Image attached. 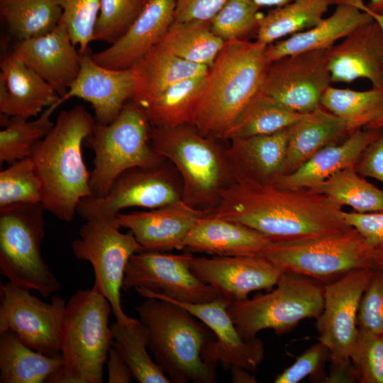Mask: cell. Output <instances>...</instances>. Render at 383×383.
Segmentation results:
<instances>
[{"mask_svg":"<svg viewBox=\"0 0 383 383\" xmlns=\"http://www.w3.org/2000/svg\"><path fill=\"white\" fill-rule=\"evenodd\" d=\"M343 206L310 189H285L252 178L233 179L211 214L249 227L272 240L318 236L352 228Z\"/></svg>","mask_w":383,"mask_h":383,"instance_id":"6da1fadb","label":"cell"},{"mask_svg":"<svg viewBox=\"0 0 383 383\" xmlns=\"http://www.w3.org/2000/svg\"><path fill=\"white\" fill-rule=\"evenodd\" d=\"M95 123L81 105L62 111L30 156L41 183V204L62 221H72L78 203L92 196L82 145Z\"/></svg>","mask_w":383,"mask_h":383,"instance_id":"7a4b0ae2","label":"cell"},{"mask_svg":"<svg viewBox=\"0 0 383 383\" xmlns=\"http://www.w3.org/2000/svg\"><path fill=\"white\" fill-rule=\"evenodd\" d=\"M267 47L245 40L225 42L205 75L189 125L204 136L223 138L260 92L270 64Z\"/></svg>","mask_w":383,"mask_h":383,"instance_id":"3957f363","label":"cell"},{"mask_svg":"<svg viewBox=\"0 0 383 383\" xmlns=\"http://www.w3.org/2000/svg\"><path fill=\"white\" fill-rule=\"evenodd\" d=\"M135 310L148 331L149 350L171 382H214L216 367L202 358L214 338L204 323L180 306L154 297H146Z\"/></svg>","mask_w":383,"mask_h":383,"instance_id":"277c9868","label":"cell"},{"mask_svg":"<svg viewBox=\"0 0 383 383\" xmlns=\"http://www.w3.org/2000/svg\"><path fill=\"white\" fill-rule=\"evenodd\" d=\"M111 304L93 288L80 289L65 307L61 336L62 368L48 382L102 383L113 338Z\"/></svg>","mask_w":383,"mask_h":383,"instance_id":"5b68a950","label":"cell"},{"mask_svg":"<svg viewBox=\"0 0 383 383\" xmlns=\"http://www.w3.org/2000/svg\"><path fill=\"white\" fill-rule=\"evenodd\" d=\"M150 138L156 152L180 173L182 200L195 208L213 209L220 192L233 181L225 150L189 124L155 126Z\"/></svg>","mask_w":383,"mask_h":383,"instance_id":"8992f818","label":"cell"},{"mask_svg":"<svg viewBox=\"0 0 383 383\" xmlns=\"http://www.w3.org/2000/svg\"><path fill=\"white\" fill-rule=\"evenodd\" d=\"M149 123L143 108L133 100L126 103L111 123H95L84 140L94 152L89 179L93 196L106 195L118 176L128 170L162 164L163 157L152 145Z\"/></svg>","mask_w":383,"mask_h":383,"instance_id":"52a82bcc","label":"cell"},{"mask_svg":"<svg viewBox=\"0 0 383 383\" xmlns=\"http://www.w3.org/2000/svg\"><path fill=\"white\" fill-rule=\"evenodd\" d=\"M263 256L283 272L306 276L324 284L355 270L375 268L373 248L353 227L318 236L272 240Z\"/></svg>","mask_w":383,"mask_h":383,"instance_id":"ba28073f","label":"cell"},{"mask_svg":"<svg viewBox=\"0 0 383 383\" xmlns=\"http://www.w3.org/2000/svg\"><path fill=\"white\" fill-rule=\"evenodd\" d=\"M324 285L311 277L282 272L274 289L231 302L228 312L245 340L256 338L265 329L282 334L301 320L319 317L324 304Z\"/></svg>","mask_w":383,"mask_h":383,"instance_id":"9c48e42d","label":"cell"},{"mask_svg":"<svg viewBox=\"0 0 383 383\" xmlns=\"http://www.w3.org/2000/svg\"><path fill=\"white\" fill-rule=\"evenodd\" d=\"M44 211L41 203L0 208V270L13 284L48 298L60 285L40 252Z\"/></svg>","mask_w":383,"mask_h":383,"instance_id":"30bf717a","label":"cell"},{"mask_svg":"<svg viewBox=\"0 0 383 383\" xmlns=\"http://www.w3.org/2000/svg\"><path fill=\"white\" fill-rule=\"evenodd\" d=\"M121 228L117 216L86 221L71 248L77 259L91 265L94 272L92 288L108 299L116 321L130 326L137 319L124 312L121 289L129 260L143 249L131 231L122 233Z\"/></svg>","mask_w":383,"mask_h":383,"instance_id":"8fae6325","label":"cell"},{"mask_svg":"<svg viewBox=\"0 0 383 383\" xmlns=\"http://www.w3.org/2000/svg\"><path fill=\"white\" fill-rule=\"evenodd\" d=\"M191 252L172 255L143 250L126 266L123 289L141 296L156 294L184 303L201 304L218 298L212 287L200 281L189 265Z\"/></svg>","mask_w":383,"mask_h":383,"instance_id":"7c38bea8","label":"cell"},{"mask_svg":"<svg viewBox=\"0 0 383 383\" xmlns=\"http://www.w3.org/2000/svg\"><path fill=\"white\" fill-rule=\"evenodd\" d=\"M0 333L12 331L26 345L45 355L61 354L67 304L61 296H53L47 303L10 281L0 284Z\"/></svg>","mask_w":383,"mask_h":383,"instance_id":"4fadbf2b","label":"cell"},{"mask_svg":"<svg viewBox=\"0 0 383 383\" xmlns=\"http://www.w3.org/2000/svg\"><path fill=\"white\" fill-rule=\"evenodd\" d=\"M373 270L359 269L324 285L323 311L316 319L318 340L330 352L331 365L350 363L357 334L361 298Z\"/></svg>","mask_w":383,"mask_h":383,"instance_id":"5bb4252c","label":"cell"},{"mask_svg":"<svg viewBox=\"0 0 383 383\" xmlns=\"http://www.w3.org/2000/svg\"><path fill=\"white\" fill-rule=\"evenodd\" d=\"M331 82L327 50H311L271 62L260 92L294 111L307 113L321 106Z\"/></svg>","mask_w":383,"mask_h":383,"instance_id":"9a60e30c","label":"cell"},{"mask_svg":"<svg viewBox=\"0 0 383 383\" xmlns=\"http://www.w3.org/2000/svg\"><path fill=\"white\" fill-rule=\"evenodd\" d=\"M182 200V192L161 164L126 170L115 180L106 195L82 199L76 212L88 221L116 216L121 211L130 207L154 209Z\"/></svg>","mask_w":383,"mask_h":383,"instance_id":"2e32d148","label":"cell"},{"mask_svg":"<svg viewBox=\"0 0 383 383\" xmlns=\"http://www.w3.org/2000/svg\"><path fill=\"white\" fill-rule=\"evenodd\" d=\"M189 265L196 277L212 287L218 298L228 304L244 300L252 292L272 289L283 272L263 255H192Z\"/></svg>","mask_w":383,"mask_h":383,"instance_id":"e0dca14e","label":"cell"},{"mask_svg":"<svg viewBox=\"0 0 383 383\" xmlns=\"http://www.w3.org/2000/svg\"><path fill=\"white\" fill-rule=\"evenodd\" d=\"M154 297L175 304L188 311L204 323L213 333L202 352L204 361L216 367L221 362L227 367H237L248 371H255L264 356L262 342L257 337L245 340L238 333L228 312V303L221 298L213 301L191 304L174 301L156 294L145 296Z\"/></svg>","mask_w":383,"mask_h":383,"instance_id":"ac0fdd59","label":"cell"},{"mask_svg":"<svg viewBox=\"0 0 383 383\" xmlns=\"http://www.w3.org/2000/svg\"><path fill=\"white\" fill-rule=\"evenodd\" d=\"M61 19L52 31L16 40L12 54L64 96L80 70L81 56Z\"/></svg>","mask_w":383,"mask_h":383,"instance_id":"d6986e66","label":"cell"},{"mask_svg":"<svg viewBox=\"0 0 383 383\" xmlns=\"http://www.w3.org/2000/svg\"><path fill=\"white\" fill-rule=\"evenodd\" d=\"M81 66L77 77L59 104L72 97L91 104L96 123L106 125L118 116L127 100L132 98L133 77L131 68L112 70L97 64L89 49L80 52Z\"/></svg>","mask_w":383,"mask_h":383,"instance_id":"ffe728a7","label":"cell"},{"mask_svg":"<svg viewBox=\"0 0 383 383\" xmlns=\"http://www.w3.org/2000/svg\"><path fill=\"white\" fill-rule=\"evenodd\" d=\"M178 202L151 209L117 215L121 227L131 231L143 250L165 252L184 249V242L195 223L211 213Z\"/></svg>","mask_w":383,"mask_h":383,"instance_id":"44dd1931","label":"cell"},{"mask_svg":"<svg viewBox=\"0 0 383 383\" xmlns=\"http://www.w3.org/2000/svg\"><path fill=\"white\" fill-rule=\"evenodd\" d=\"M327 57L331 82L350 83L362 78L383 90V28L375 20L328 49Z\"/></svg>","mask_w":383,"mask_h":383,"instance_id":"7402d4cb","label":"cell"},{"mask_svg":"<svg viewBox=\"0 0 383 383\" xmlns=\"http://www.w3.org/2000/svg\"><path fill=\"white\" fill-rule=\"evenodd\" d=\"M175 0H147L128 30L113 43L91 57L112 70L131 66L160 41L174 21Z\"/></svg>","mask_w":383,"mask_h":383,"instance_id":"603a6c76","label":"cell"},{"mask_svg":"<svg viewBox=\"0 0 383 383\" xmlns=\"http://www.w3.org/2000/svg\"><path fill=\"white\" fill-rule=\"evenodd\" d=\"M0 70L1 114L29 119L55 104L60 105V96L55 89L11 50L1 57Z\"/></svg>","mask_w":383,"mask_h":383,"instance_id":"cb8c5ba5","label":"cell"},{"mask_svg":"<svg viewBox=\"0 0 383 383\" xmlns=\"http://www.w3.org/2000/svg\"><path fill=\"white\" fill-rule=\"evenodd\" d=\"M272 239L239 223L215 216L200 218L184 242L189 252L213 255H263Z\"/></svg>","mask_w":383,"mask_h":383,"instance_id":"d4e9b609","label":"cell"},{"mask_svg":"<svg viewBox=\"0 0 383 383\" xmlns=\"http://www.w3.org/2000/svg\"><path fill=\"white\" fill-rule=\"evenodd\" d=\"M380 129L358 130L343 140L328 145L295 171L274 176L270 181L285 189H309L335 172L355 165L367 146L379 135Z\"/></svg>","mask_w":383,"mask_h":383,"instance_id":"484cf974","label":"cell"},{"mask_svg":"<svg viewBox=\"0 0 383 383\" xmlns=\"http://www.w3.org/2000/svg\"><path fill=\"white\" fill-rule=\"evenodd\" d=\"M130 68L133 77L131 99L143 109L172 84L205 74L209 69L177 57L159 43Z\"/></svg>","mask_w":383,"mask_h":383,"instance_id":"4316f807","label":"cell"},{"mask_svg":"<svg viewBox=\"0 0 383 383\" xmlns=\"http://www.w3.org/2000/svg\"><path fill=\"white\" fill-rule=\"evenodd\" d=\"M288 145V128L279 131L231 140L225 150L233 180L252 178L270 181L283 172Z\"/></svg>","mask_w":383,"mask_h":383,"instance_id":"83f0119b","label":"cell"},{"mask_svg":"<svg viewBox=\"0 0 383 383\" xmlns=\"http://www.w3.org/2000/svg\"><path fill=\"white\" fill-rule=\"evenodd\" d=\"M373 20L365 11L350 3L336 4L334 12L315 26L268 45L266 57L271 63L303 52L328 50L357 27Z\"/></svg>","mask_w":383,"mask_h":383,"instance_id":"f1b7e54d","label":"cell"},{"mask_svg":"<svg viewBox=\"0 0 383 383\" xmlns=\"http://www.w3.org/2000/svg\"><path fill=\"white\" fill-rule=\"evenodd\" d=\"M348 135L343 121L322 106L304 114L288 128L287 152L282 174L295 171L317 152Z\"/></svg>","mask_w":383,"mask_h":383,"instance_id":"f546056e","label":"cell"},{"mask_svg":"<svg viewBox=\"0 0 383 383\" xmlns=\"http://www.w3.org/2000/svg\"><path fill=\"white\" fill-rule=\"evenodd\" d=\"M62 365L61 354L45 355L26 345L12 331L0 333V383L48 382Z\"/></svg>","mask_w":383,"mask_h":383,"instance_id":"4dcf8cb0","label":"cell"},{"mask_svg":"<svg viewBox=\"0 0 383 383\" xmlns=\"http://www.w3.org/2000/svg\"><path fill=\"white\" fill-rule=\"evenodd\" d=\"M335 0H293L262 16L256 41L266 45L277 40L309 29L323 18Z\"/></svg>","mask_w":383,"mask_h":383,"instance_id":"1f68e13d","label":"cell"},{"mask_svg":"<svg viewBox=\"0 0 383 383\" xmlns=\"http://www.w3.org/2000/svg\"><path fill=\"white\" fill-rule=\"evenodd\" d=\"M159 43L177 57L210 67L225 42L216 36L210 21H173Z\"/></svg>","mask_w":383,"mask_h":383,"instance_id":"d6a6232c","label":"cell"},{"mask_svg":"<svg viewBox=\"0 0 383 383\" xmlns=\"http://www.w3.org/2000/svg\"><path fill=\"white\" fill-rule=\"evenodd\" d=\"M0 15L11 35L21 40L55 29L62 9L57 0H0Z\"/></svg>","mask_w":383,"mask_h":383,"instance_id":"836d02e7","label":"cell"},{"mask_svg":"<svg viewBox=\"0 0 383 383\" xmlns=\"http://www.w3.org/2000/svg\"><path fill=\"white\" fill-rule=\"evenodd\" d=\"M321 106L339 118L350 135L383 115V90L372 87L355 91L329 86Z\"/></svg>","mask_w":383,"mask_h":383,"instance_id":"e575fe53","label":"cell"},{"mask_svg":"<svg viewBox=\"0 0 383 383\" xmlns=\"http://www.w3.org/2000/svg\"><path fill=\"white\" fill-rule=\"evenodd\" d=\"M304 114L294 111L259 92L226 131L223 138L231 140L272 133L289 128Z\"/></svg>","mask_w":383,"mask_h":383,"instance_id":"d590c367","label":"cell"},{"mask_svg":"<svg viewBox=\"0 0 383 383\" xmlns=\"http://www.w3.org/2000/svg\"><path fill=\"white\" fill-rule=\"evenodd\" d=\"M358 213L383 211V189L367 182L355 165L343 169L309 188Z\"/></svg>","mask_w":383,"mask_h":383,"instance_id":"8d00e7d4","label":"cell"},{"mask_svg":"<svg viewBox=\"0 0 383 383\" xmlns=\"http://www.w3.org/2000/svg\"><path fill=\"white\" fill-rule=\"evenodd\" d=\"M206 74L172 84L143 109L150 123L163 128L190 124Z\"/></svg>","mask_w":383,"mask_h":383,"instance_id":"74e56055","label":"cell"},{"mask_svg":"<svg viewBox=\"0 0 383 383\" xmlns=\"http://www.w3.org/2000/svg\"><path fill=\"white\" fill-rule=\"evenodd\" d=\"M113 345L118 350L140 383H170L171 381L150 356L149 333L139 319L132 325L115 322L111 326Z\"/></svg>","mask_w":383,"mask_h":383,"instance_id":"f35d334b","label":"cell"},{"mask_svg":"<svg viewBox=\"0 0 383 383\" xmlns=\"http://www.w3.org/2000/svg\"><path fill=\"white\" fill-rule=\"evenodd\" d=\"M59 106L55 104L47 108L32 121L1 114L0 162L11 164L30 157L35 145L53 127L51 116Z\"/></svg>","mask_w":383,"mask_h":383,"instance_id":"ab89813d","label":"cell"},{"mask_svg":"<svg viewBox=\"0 0 383 383\" xmlns=\"http://www.w3.org/2000/svg\"><path fill=\"white\" fill-rule=\"evenodd\" d=\"M41 199V183L30 157L14 162L0 172V208L39 204Z\"/></svg>","mask_w":383,"mask_h":383,"instance_id":"60d3db41","label":"cell"},{"mask_svg":"<svg viewBox=\"0 0 383 383\" xmlns=\"http://www.w3.org/2000/svg\"><path fill=\"white\" fill-rule=\"evenodd\" d=\"M260 8L252 0H227L211 19V30L224 42L243 40L257 30Z\"/></svg>","mask_w":383,"mask_h":383,"instance_id":"b9f144b4","label":"cell"},{"mask_svg":"<svg viewBox=\"0 0 383 383\" xmlns=\"http://www.w3.org/2000/svg\"><path fill=\"white\" fill-rule=\"evenodd\" d=\"M146 1L99 0L94 40L113 43L135 20Z\"/></svg>","mask_w":383,"mask_h":383,"instance_id":"7bdbcfd3","label":"cell"},{"mask_svg":"<svg viewBox=\"0 0 383 383\" xmlns=\"http://www.w3.org/2000/svg\"><path fill=\"white\" fill-rule=\"evenodd\" d=\"M350 361L357 382L383 383V334L359 328Z\"/></svg>","mask_w":383,"mask_h":383,"instance_id":"ee69618b","label":"cell"},{"mask_svg":"<svg viewBox=\"0 0 383 383\" xmlns=\"http://www.w3.org/2000/svg\"><path fill=\"white\" fill-rule=\"evenodd\" d=\"M74 45L80 52L89 49L94 40V28L99 12V0H57Z\"/></svg>","mask_w":383,"mask_h":383,"instance_id":"f6af8a7d","label":"cell"},{"mask_svg":"<svg viewBox=\"0 0 383 383\" xmlns=\"http://www.w3.org/2000/svg\"><path fill=\"white\" fill-rule=\"evenodd\" d=\"M357 326L359 328L383 334V269L373 270L360 300Z\"/></svg>","mask_w":383,"mask_h":383,"instance_id":"bcb514c9","label":"cell"},{"mask_svg":"<svg viewBox=\"0 0 383 383\" xmlns=\"http://www.w3.org/2000/svg\"><path fill=\"white\" fill-rule=\"evenodd\" d=\"M328 359H330L328 349L318 341L297 357L292 365L275 377L274 382L297 383L308 376L319 379Z\"/></svg>","mask_w":383,"mask_h":383,"instance_id":"7dc6e473","label":"cell"},{"mask_svg":"<svg viewBox=\"0 0 383 383\" xmlns=\"http://www.w3.org/2000/svg\"><path fill=\"white\" fill-rule=\"evenodd\" d=\"M343 216L348 224L355 228L370 246L374 248L383 243V211L358 213L343 211Z\"/></svg>","mask_w":383,"mask_h":383,"instance_id":"c3c4849f","label":"cell"},{"mask_svg":"<svg viewBox=\"0 0 383 383\" xmlns=\"http://www.w3.org/2000/svg\"><path fill=\"white\" fill-rule=\"evenodd\" d=\"M227 0H175L174 21H211Z\"/></svg>","mask_w":383,"mask_h":383,"instance_id":"681fc988","label":"cell"},{"mask_svg":"<svg viewBox=\"0 0 383 383\" xmlns=\"http://www.w3.org/2000/svg\"><path fill=\"white\" fill-rule=\"evenodd\" d=\"M355 167L361 176L383 183V128L377 138L364 150Z\"/></svg>","mask_w":383,"mask_h":383,"instance_id":"f907efd6","label":"cell"},{"mask_svg":"<svg viewBox=\"0 0 383 383\" xmlns=\"http://www.w3.org/2000/svg\"><path fill=\"white\" fill-rule=\"evenodd\" d=\"M106 362L109 383H129L131 382L133 377L131 370L113 344Z\"/></svg>","mask_w":383,"mask_h":383,"instance_id":"816d5d0a","label":"cell"},{"mask_svg":"<svg viewBox=\"0 0 383 383\" xmlns=\"http://www.w3.org/2000/svg\"><path fill=\"white\" fill-rule=\"evenodd\" d=\"M357 7L362 10L367 11L374 20H375L383 28V14L374 13L368 9L364 1L357 4ZM383 128V115L376 119L374 121L370 123L366 128L367 129H380Z\"/></svg>","mask_w":383,"mask_h":383,"instance_id":"f5cc1de1","label":"cell"},{"mask_svg":"<svg viewBox=\"0 0 383 383\" xmlns=\"http://www.w3.org/2000/svg\"><path fill=\"white\" fill-rule=\"evenodd\" d=\"M248 370L237 367H231V380L233 382L235 383H240V382H248V383H252V382H257L255 377L252 376H250L248 372Z\"/></svg>","mask_w":383,"mask_h":383,"instance_id":"db71d44e","label":"cell"},{"mask_svg":"<svg viewBox=\"0 0 383 383\" xmlns=\"http://www.w3.org/2000/svg\"><path fill=\"white\" fill-rule=\"evenodd\" d=\"M373 259L375 268L383 269V243L373 248Z\"/></svg>","mask_w":383,"mask_h":383,"instance_id":"11a10c76","label":"cell"},{"mask_svg":"<svg viewBox=\"0 0 383 383\" xmlns=\"http://www.w3.org/2000/svg\"><path fill=\"white\" fill-rule=\"evenodd\" d=\"M259 7L262 6H280L293 0H252Z\"/></svg>","mask_w":383,"mask_h":383,"instance_id":"9f6ffc18","label":"cell"},{"mask_svg":"<svg viewBox=\"0 0 383 383\" xmlns=\"http://www.w3.org/2000/svg\"><path fill=\"white\" fill-rule=\"evenodd\" d=\"M367 7L374 13L383 14V0H370Z\"/></svg>","mask_w":383,"mask_h":383,"instance_id":"6f0895ef","label":"cell"}]
</instances>
